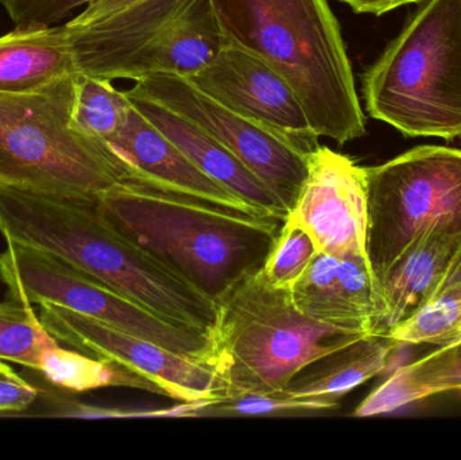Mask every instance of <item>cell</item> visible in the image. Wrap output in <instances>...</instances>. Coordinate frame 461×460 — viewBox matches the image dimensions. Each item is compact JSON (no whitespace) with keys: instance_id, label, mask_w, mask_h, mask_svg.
I'll return each instance as SVG.
<instances>
[{"instance_id":"1","label":"cell","mask_w":461,"mask_h":460,"mask_svg":"<svg viewBox=\"0 0 461 460\" xmlns=\"http://www.w3.org/2000/svg\"><path fill=\"white\" fill-rule=\"evenodd\" d=\"M0 234L69 262L175 326L210 338L216 329L219 305L119 232L96 197L0 184Z\"/></svg>"},{"instance_id":"2","label":"cell","mask_w":461,"mask_h":460,"mask_svg":"<svg viewBox=\"0 0 461 460\" xmlns=\"http://www.w3.org/2000/svg\"><path fill=\"white\" fill-rule=\"evenodd\" d=\"M223 42L289 81L317 137L346 145L366 134L340 24L328 0H212Z\"/></svg>"},{"instance_id":"3","label":"cell","mask_w":461,"mask_h":460,"mask_svg":"<svg viewBox=\"0 0 461 460\" xmlns=\"http://www.w3.org/2000/svg\"><path fill=\"white\" fill-rule=\"evenodd\" d=\"M96 202L119 232L216 304L262 269L284 224L130 183Z\"/></svg>"},{"instance_id":"4","label":"cell","mask_w":461,"mask_h":460,"mask_svg":"<svg viewBox=\"0 0 461 460\" xmlns=\"http://www.w3.org/2000/svg\"><path fill=\"white\" fill-rule=\"evenodd\" d=\"M76 72L191 77L223 45L212 0H95L64 24Z\"/></svg>"},{"instance_id":"5","label":"cell","mask_w":461,"mask_h":460,"mask_svg":"<svg viewBox=\"0 0 461 460\" xmlns=\"http://www.w3.org/2000/svg\"><path fill=\"white\" fill-rule=\"evenodd\" d=\"M218 305L210 362L224 399L284 391L309 365L368 337L312 320L294 307L290 289L274 286L263 267Z\"/></svg>"},{"instance_id":"6","label":"cell","mask_w":461,"mask_h":460,"mask_svg":"<svg viewBox=\"0 0 461 460\" xmlns=\"http://www.w3.org/2000/svg\"><path fill=\"white\" fill-rule=\"evenodd\" d=\"M362 86L368 115L405 137H461V0H422Z\"/></svg>"},{"instance_id":"7","label":"cell","mask_w":461,"mask_h":460,"mask_svg":"<svg viewBox=\"0 0 461 460\" xmlns=\"http://www.w3.org/2000/svg\"><path fill=\"white\" fill-rule=\"evenodd\" d=\"M76 75L40 91L0 94L2 185L97 197L122 183L107 146L72 126Z\"/></svg>"},{"instance_id":"8","label":"cell","mask_w":461,"mask_h":460,"mask_svg":"<svg viewBox=\"0 0 461 460\" xmlns=\"http://www.w3.org/2000/svg\"><path fill=\"white\" fill-rule=\"evenodd\" d=\"M367 258L382 285L402 254L435 226L461 231V150L417 146L366 167Z\"/></svg>"},{"instance_id":"9","label":"cell","mask_w":461,"mask_h":460,"mask_svg":"<svg viewBox=\"0 0 461 460\" xmlns=\"http://www.w3.org/2000/svg\"><path fill=\"white\" fill-rule=\"evenodd\" d=\"M7 245L0 254V280L10 299L65 308L176 353L210 361L207 335L164 320L53 254L16 243Z\"/></svg>"},{"instance_id":"10","label":"cell","mask_w":461,"mask_h":460,"mask_svg":"<svg viewBox=\"0 0 461 460\" xmlns=\"http://www.w3.org/2000/svg\"><path fill=\"white\" fill-rule=\"evenodd\" d=\"M127 92L158 103L204 129L254 173L290 212L308 173L309 153L319 143L251 121L203 94L183 76H150L135 81Z\"/></svg>"},{"instance_id":"11","label":"cell","mask_w":461,"mask_h":460,"mask_svg":"<svg viewBox=\"0 0 461 460\" xmlns=\"http://www.w3.org/2000/svg\"><path fill=\"white\" fill-rule=\"evenodd\" d=\"M40 310L43 327L59 342L131 370L154 383L162 396L180 402H215L226 396L215 366L207 359L176 353L56 305L41 304Z\"/></svg>"},{"instance_id":"12","label":"cell","mask_w":461,"mask_h":460,"mask_svg":"<svg viewBox=\"0 0 461 460\" xmlns=\"http://www.w3.org/2000/svg\"><path fill=\"white\" fill-rule=\"evenodd\" d=\"M286 219L305 229L321 253L368 261L366 167L317 146L309 153L305 181Z\"/></svg>"},{"instance_id":"13","label":"cell","mask_w":461,"mask_h":460,"mask_svg":"<svg viewBox=\"0 0 461 460\" xmlns=\"http://www.w3.org/2000/svg\"><path fill=\"white\" fill-rule=\"evenodd\" d=\"M186 78L203 94L251 121L319 143L289 81L244 49L223 42L199 72Z\"/></svg>"},{"instance_id":"14","label":"cell","mask_w":461,"mask_h":460,"mask_svg":"<svg viewBox=\"0 0 461 460\" xmlns=\"http://www.w3.org/2000/svg\"><path fill=\"white\" fill-rule=\"evenodd\" d=\"M102 143L107 146L118 164L122 183L266 218L200 170L134 105L130 108L121 131Z\"/></svg>"},{"instance_id":"15","label":"cell","mask_w":461,"mask_h":460,"mask_svg":"<svg viewBox=\"0 0 461 460\" xmlns=\"http://www.w3.org/2000/svg\"><path fill=\"white\" fill-rule=\"evenodd\" d=\"M293 304L312 320L347 331L379 335L382 285L366 259L319 253L290 288Z\"/></svg>"},{"instance_id":"16","label":"cell","mask_w":461,"mask_h":460,"mask_svg":"<svg viewBox=\"0 0 461 460\" xmlns=\"http://www.w3.org/2000/svg\"><path fill=\"white\" fill-rule=\"evenodd\" d=\"M126 94L132 105L205 175L226 186L266 218L286 221L287 211L278 197L216 138L194 122L158 103L146 97L134 96L127 91Z\"/></svg>"},{"instance_id":"17","label":"cell","mask_w":461,"mask_h":460,"mask_svg":"<svg viewBox=\"0 0 461 460\" xmlns=\"http://www.w3.org/2000/svg\"><path fill=\"white\" fill-rule=\"evenodd\" d=\"M461 250V231L447 226L427 230L382 281L384 316L378 334L387 335L432 302Z\"/></svg>"},{"instance_id":"18","label":"cell","mask_w":461,"mask_h":460,"mask_svg":"<svg viewBox=\"0 0 461 460\" xmlns=\"http://www.w3.org/2000/svg\"><path fill=\"white\" fill-rule=\"evenodd\" d=\"M76 72L64 24L16 29L0 37V94L40 91Z\"/></svg>"},{"instance_id":"19","label":"cell","mask_w":461,"mask_h":460,"mask_svg":"<svg viewBox=\"0 0 461 460\" xmlns=\"http://www.w3.org/2000/svg\"><path fill=\"white\" fill-rule=\"evenodd\" d=\"M398 346L400 343L390 337L368 335L309 365L284 391L294 397H324L340 401L352 389L382 374Z\"/></svg>"},{"instance_id":"20","label":"cell","mask_w":461,"mask_h":460,"mask_svg":"<svg viewBox=\"0 0 461 460\" xmlns=\"http://www.w3.org/2000/svg\"><path fill=\"white\" fill-rule=\"evenodd\" d=\"M40 372L49 383L76 393L102 388H130L162 396L154 383L131 370L78 350H67L59 342L45 351Z\"/></svg>"},{"instance_id":"21","label":"cell","mask_w":461,"mask_h":460,"mask_svg":"<svg viewBox=\"0 0 461 460\" xmlns=\"http://www.w3.org/2000/svg\"><path fill=\"white\" fill-rule=\"evenodd\" d=\"M126 91L113 81L94 76L76 75L72 126L76 131L99 142H107L121 131L131 108Z\"/></svg>"},{"instance_id":"22","label":"cell","mask_w":461,"mask_h":460,"mask_svg":"<svg viewBox=\"0 0 461 460\" xmlns=\"http://www.w3.org/2000/svg\"><path fill=\"white\" fill-rule=\"evenodd\" d=\"M57 342L32 305L13 299L0 302V361L40 372L43 354Z\"/></svg>"},{"instance_id":"23","label":"cell","mask_w":461,"mask_h":460,"mask_svg":"<svg viewBox=\"0 0 461 460\" xmlns=\"http://www.w3.org/2000/svg\"><path fill=\"white\" fill-rule=\"evenodd\" d=\"M387 337L400 345L451 347L461 343V296L438 297Z\"/></svg>"},{"instance_id":"24","label":"cell","mask_w":461,"mask_h":460,"mask_svg":"<svg viewBox=\"0 0 461 460\" xmlns=\"http://www.w3.org/2000/svg\"><path fill=\"white\" fill-rule=\"evenodd\" d=\"M340 401L333 399L294 397L285 391L268 393H246L208 402L200 416H271L295 413L324 412L339 408Z\"/></svg>"},{"instance_id":"25","label":"cell","mask_w":461,"mask_h":460,"mask_svg":"<svg viewBox=\"0 0 461 460\" xmlns=\"http://www.w3.org/2000/svg\"><path fill=\"white\" fill-rule=\"evenodd\" d=\"M317 253L319 248L309 232L286 219L263 265V272L276 288L290 289Z\"/></svg>"},{"instance_id":"26","label":"cell","mask_w":461,"mask_h":460,"mask_svg":"<svg viewBox=\"0 0 461 460\" xmlns=\"http://www.w3.org/2000/svg\"><path fill=\"white\" fill-rule=\"evenodd\" d=\"M406 366L414 383L422 386L429 397L461 391V343L435 348L424 358Z\"/></svg>"},{"instance_id":"27","label":"cell","mask_w":461,"mask_h":460,"mask_svg":"<svg viewBox=\"0 0 461 460\" xmlns=\"http://www.w3.org/2000/svg\"><path fill=\"white\" fill-rule=\"evenodd\" d=\"M427 397H429V393L419 383H414L408 366H402L395 370L357 408L354 416L370 418V416L384 415Z\"/></svg>"},{"instance_id":"28","label":"cell","mask_w":461,"mask_h":460,"mask_svg":"<svg viewBox=\"0 0 461 460\" xmlns=\"http://www.w3.org/2000/svg\"><path fill=\"white\" fill-rule=\"evenodd\" d=\"M95 0H0L16 29L56 26L76 8Z\"/></svg>"},{"instance_id":"29","label":"cell","mask_w":461,"mask_h":460,"mask_svg":"<svg viewBox=\"0 0 461 460\" xmlns=\"http://www.w3.org/2000/svg\"><path fill=\"white\" fill-rule=\"evenodd\" d=\"M37 397L38 391L32 383L0 361V412H23Z\"/></svg>"},{"instance_id":"30","label":"cell","mask_w":461,"mask_h":460,"mask_svg":"<svg viewBox=\"0 0 461 460\" xmlns=\"http://www.w3.org/2000/svg\"><path fill=\"white\" fill-rule=\"evenodd\" d=\"M340 2L346 3L357 14H371V15L381 16L395 8L413 5V3H421L422 0H340Z\"/></svg>"},{"instance_id":"31","label":"cell","mask_w":461,"mask_h":460,"mask_svg":"<svg viewBox=\"0 0 461 460\" xmlns=\"http://www.w3.org/2000/svg\"><path fill=\"white\" fill-rule=\"evenodd\" d=\"M461 296V250L456 258L452 262L448 273L444 277L443 283L438 286L433 299L438 297H455Z\"/></svg>"},{"instance_id":"32","label":"cell","mask_w":461,"mask_h":460,"mask_svg":"<svg viewBox=\"0 0 461 460\" xmlns=\"http://www.w3.org/2000/svg\"><path fill=\"white\" fill-rule=\"evenodd\" d=\"M461 138V137H460Z\"/></svg>"}]
</instances>
